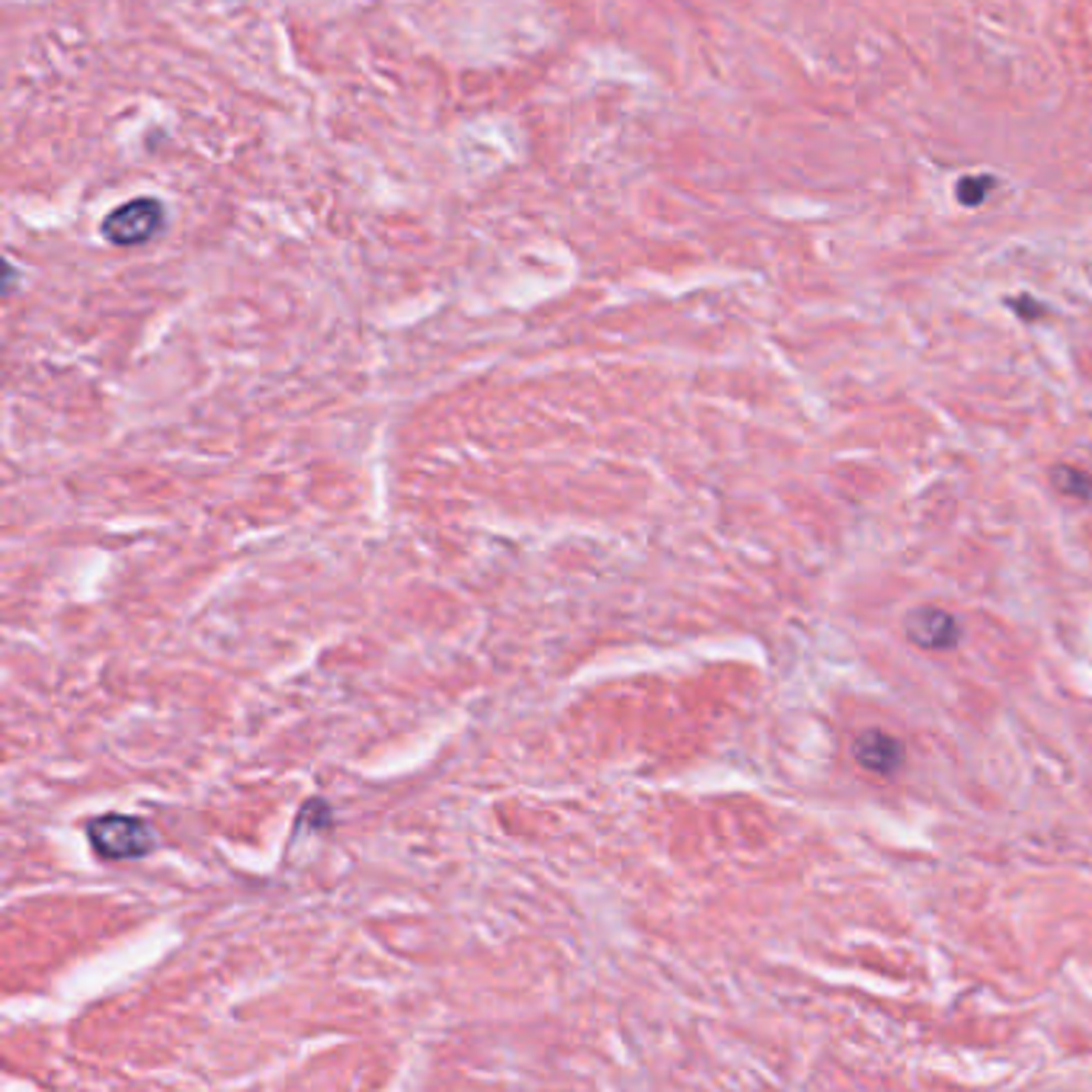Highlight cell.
<instances>
[{"mask_svg": "<svg viewBox=\"0 0 1092 1092\" xmlns=\"http://www.w3.org/2000/svg\"><path fill=\"white\" fill-rule=\"evenodd\" d=\"M1051 484L1058 488L1063 496L1073 500H1092V474L1073 468V464H1054L1051 468Z\"/></svg>", "mask_w": 1092, "mask_h": 1092, "instance_id": "5", "label": "cell"}, {"mask_svg": "<svg viewBox=\"0 0 1092 1092\" xmlns=\"http://www.w3.org/2000/svg\"><path fill=\"white\" fill-rule=\"evenodd\" d=\"M1009 308H1013L1016 314H1023V318H1028V321H1031V318H1041V314H1045V308H1041L1038 301H1031V298H1026V296H1023V298H1013V301H1009Z\"/></svg>", "mask_w": 1092, "mask_h": 1092, "instance_id": "7", "label": "cell"}, {"mask_svg": "<svg viewBox=\"0 0 1092 1092\" xmlns=\"http://www.w3.org/2000/svg\"><path fill=\"white\" fill-rule=\"evenodd\" d=\"M167 225V208L161 199L141 196L129 199L122 205H116L103 222H99V234L116 244V247H138L154 240L158 234L164 232Z\"/></svg>", "mask_w": 1092, "mask_h": 1092, "instance_id": "1", "label": "cell"}, {"mask_svg": "<svg viewBox=\"0 0 1092 1092\" xmlns=\"http://www.w3.org/2000/svg\"><path fill=\"white\" fill-rule=\"evenodd\" d=\"M87 836H90L94 853L109 861L138 859L154 846L151 827L138 817H126V814H109V817L90 821Z\"/></svg>", "mask_w": 1092, "mask_h": 1092, "instance_id": "2", "label": "cell"}, {"mask_svg": "<svg viewBox=\"0 0 1092 1092\" xmlns=\"http://www.w3.org/2000/svg\"><path fill=\"white\" fill-rule=\"evenodd\" d=\"M849 753H853L856 766L865 769V772H871V775H893V772L903 766V760H907L903 743H900L893 734H888V730L881 728L859 730V734L853 737Z\"/></svg>", "mask_w": 1092, "mask_h": 1092, "instance_id": "4", "label": "cell"}, {"mask_svg": "<svg viewBox=\"0 0 1092 1092\" xmlns=\"http://www.w3.org/2000/svg\"><path fill=\"white\" fill-rule=\"evenodd\" d=\"M903 634L910 644H917L920 651H952L959 647L964 629H961L959 615L942 609V606H917L903 615Z\"/></svg>", "mask_w": 1092, "mask_h": 1092, "instance_id": "3", "label": "cell"}, {"mask_svg": "<svg viewBox=\"0 0 1092 1092\" xmlns=\"http://www.w3.org/2000/svg\"><path fill=\"white\" fill-rule=\"evenodd\" d=\"M991 190H993L991 176H961L955 196H959L961 205H967V208H977V205L987 199V193H991Z\"/></svg>", "mask_w": 1092, "mask_h": 1092, "instance_id": "6", "label": "cell"}]
</instances>
